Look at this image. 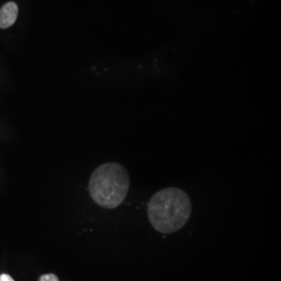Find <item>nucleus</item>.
<instances>
[{
	"label": "nucleus",
	"mask_w": 281,
	"mask_h": 281,
	"mask_svg": "<svg viewBox=\"0 0 281 281\" xmlns=\"http://www.w3.org/2000/svg\"><path fill=\"white\" fill-rule=\"evenodd\" d=\"M191 202L189 196L178 187H167L156 193L148 204L152 226L162 233L181 230L189 220Z\"/></svg>",
	"instance_id": "obj_1"
},
{
	"label": "nucleus",
	"mask_w": 281,
	"mask_h": 281,
	"mask_svg": "<svg viewBox=\"0 0 281 281\" xmlns=\"http://www.w3.org/2000/svg\"><path fill=\"white\" fill-rule=\"evenodd\" d=\"M130 177L127 169L117 163H107L94 171L89 182L91 196L99 206L114 209L128 192Z\"/></svg>",
	"instance_id": "obj_2"
},
{
	"label": "nucleus",
	"mask_w": 281,
	"mask_h": 281,
	"mask_svg": "<svg viewBox=\"0 0 281 281\" xmlns=\"http://www.w3.org/2000/svg\"><path fill=\"white\" fill-rule=\"evenodd\" d=\"M39 281H59L57 276L55 274L42 275L40 277Z\"/></svg>",
	"instance_id": "obj_4"
},
{
	"label": "nucleus",
	"mask_w": 281,
	"mask_h": 281,
	"mask_svg": "<svg viewBox=\"0 0 281 281\" xmlns=\"http://www.w3.org/2000/svg\"><path fill=\"white\" fill-rule=\"evenodd\" d=\"M18 7L15 3L6 4L0 9V28H7L12 26L17 20Z\"/></svg>",
	"instance_id": "obj_3"
},
{
	"label": "nucleus",
	"mask_w": 281,
	"mask_h": 281,
	"mask_svg": "<svg viewBox=\"0 0 281 281\" xmlns=\"http://www.w3.org/2000/svg\"><path fill=\"white\" fill-rule=\"evenodd\" d=\"M0 281H14V279L8 274H4L0 275Z\"/></svg>",
	"instance_id": "obj_5"
}]
</instances>
